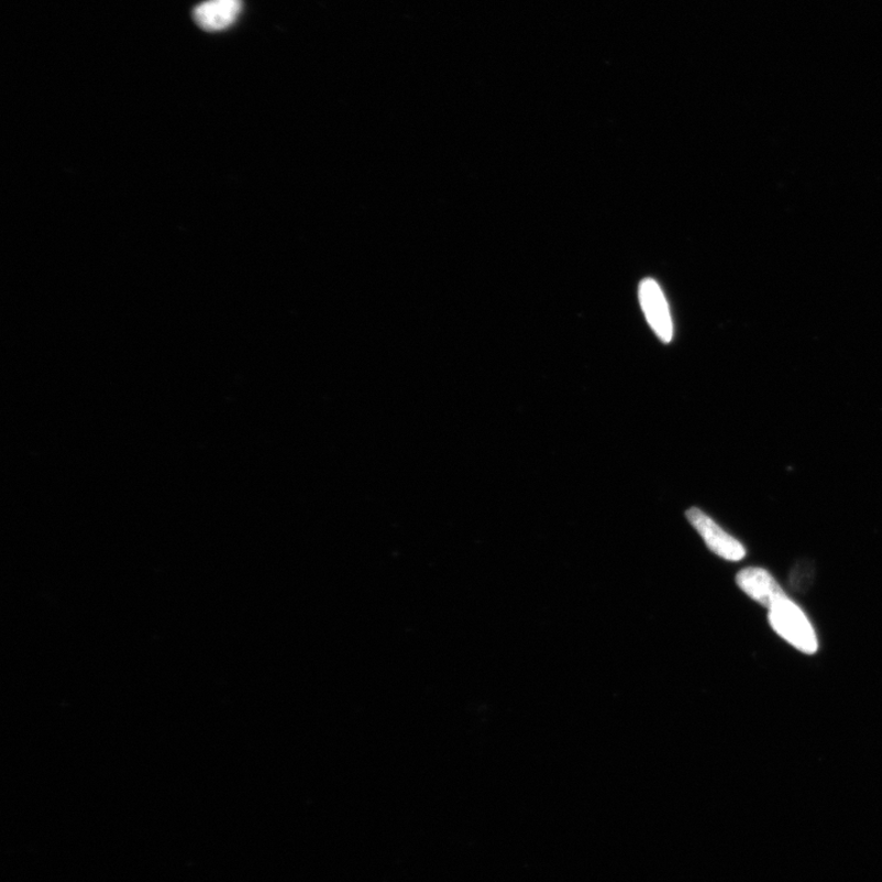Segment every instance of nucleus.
Returning <instances> with one entry per match:
<instances>
[{
	"label": "nucleus",
	"instance_id": "1",
	"mask_svg": "<svg viewBox=\"0 0 882 882\" xmlns=\"http://www.w3.org/2000/svg\"><path fill=\"white\" fill-rule=\"evenodd\" d=\"M769 610L771 627L782 639L805 654L816 653L819 649L816 632L808 617L793 600L783 599Z\"/></svg>",
	"mask_w": 882,
	"mask_h": 882
},
{
	"label": "nucleus",
	"instance_id": "2",
	"mask_svg": "<svg viewBox=\"0 0 882 882\" xmlns=\"http://www.w3.org/2000/svg\"><path fill=\"white\" fill-rule=\"evenodd\" d=\"M686 518L703 537L708 550L728 562H740L747 556V548L736 537L716 523L701 509L692 508Z\"/></svg>",
	"mask_w": 882,
	"mask_h": 882
},
{
	"label": "nucleus",
	"instance_id": "3",
	"mask_svg": "<svg viewBox=\"0 0 882 882\" xmlns=\"http://www.w3.org/2000/svg\"><path fill=\"white\" fill-rule=\"evenodd\" d=\"M639 298L644 317L650 327L664 343L673 339V322L669 304L658 283L652 278H644L640 284Z\"/></svg>",
	"mask_w": 882,
	"mask_h": 882
},
{
	"label": "nucleus",
	"instance_id": "4",
	"mask_svg": "<svg viewBox=\"0 0 882 882\" xmlns=\"http://www.w3.org/2000/svg\"><path fill=\"white\" fill-rule=\"evenodd\" d=\"M737 585L748 597L769 609L789 598L778 580L763 567L741 570L737 575Z\"/></svg>",
	"mask_w": 882,
	"mask_h": 882
},
{
	"label": "nucleus",
	"instance_id": "5",
	"mask_svg": "<svg viewBox=\"0 0 882 882\" xmlns=\"http://www.w3.org/2000/svg\"><path fill=\"white\" fill-rule=\"evenodd\" d=\"M242 0H207L194 9V20L206 31H221L235 23L242 12Z\"/></svg>",
	"mask_w": 882,
	"mask_h": 882
}]
</instances>
